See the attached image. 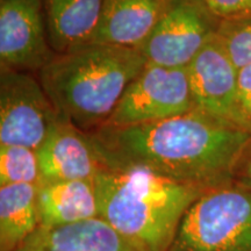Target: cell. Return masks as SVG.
Here are the masks:
<instances>
[{
	"mask_svg": "<svg viewBox=\"0 0 251 251\" xmlns=\"http://www.w3.org/2000/svg\"><path fill=\"white\" fill-rule=\"evenodd\" d=\"M147 63L137 49L90 42L57 54L36 76L59 117L91 134L106 125Z\"/></svg>",
	"mask_w": 251,
	"mask_h": 251,
	"instance_id": "obj_3",
	"label": "cell"
},
{
	"mask_svg": "<svg viewBox=\"0 0 251 251\" xmlns=\"http://www.w3.org/2000/svg\"><path fill=\"white\" fill-rule=\"evenodd\" d=\"M17 251H137L101 218L39 227Z\"/></svg>",
	"mask_w": 251,
	"mask_h": 251,
	"instance_id": "obj_12",
	"label": "cell"
},
{
	"mask_svg": "<svg viewBox=\"0 0 251 251\" xmlns=\"http://www.w3.org/2000/svg\"><path fill=\"white\" fill-rule=\"evenodd\" d=\"M99 218L137 251H170L187 209L206 191L137 166H100Z\"/></svg>",
	"mask_w": 251,
	"mask_h": 251,
	"instance_id": "obj_2",
	"label": "cell"
},
{
	"mask_svg": "<svg viewBox=\"0 0 251 251\" xmlns=\"http://www.w3.org/2000/svg\"><path fill=\"white\" fill-rule=\"evenodd\" d=\"M14 184L41 185L36 150L0 144V186Z\"/></svg>",
	"mask_w": 251,
	"mask_h": 251,
	"instance_id": "obj_16",
	"label": "cell"
},
{
	"mask_svg": "<svg viewBox=\"0 0 251 251\" xmlns=\"http://www.w3.org/2000/svg\"><path fill=\"white\" fill-rule=\"evenodd\" d=\"M87 135L100 164L137 166L203 190L234 181L251 144L246 131L197 109L149 124L102 127Z\"/></svg>",
	"mask_w": 251,
	"mask_h": 251,
	"instance_id": "obj_1",
	"label": "cell"
},
{
	"mask_svg": "<svg viewBox=\"0 0 251 251\" xmlns=\"http://www.w3.org/2000/svg\"><path fill=\"white\" fill-rule=\"evenodd\" d=\"M170 251H251V188L231 181L198 198Z\"/></svg>",
	"mask_w": 251,
	"mask_h": 251,
	"instance_id": "obj_4",
	"label": "cell"
},
{
	"mask_svg": "<svg viewBox=\"0 0 251 251\" xmlns=\"http://www.w3.org/2000/svg\"><path fill=\"white\" fill-rule=\"evenodd\" d=\"M168 1L103 0L98 25L90 42L137 49L150 35Z\"/></svg>",
	"mask_w": 251,
	"mask_h": 251,
	"instance_id": "obj_11",
	"label": "cell"
},
{
	"mask_svg": "<svg viewBox=\"0 0 251 251\" xmlns=\"http://www.w3.org/2000/svg\"><path fill=\"white\" fill-rule=\"evenodd\" d=\"M102 2L103 0H41L49 43L56 54L90 42Z\"/></svg>",
	"mask_w": 251,
	"mask_h": 251,
	"instance_id": "obj_14",
	"label": "cell"
},
{
	"mask_svg": "<svg viewBox=\"0 0 251 251\" xmlns=\"http://www.w3.org/2000/svg\"><path fill=\"white\" fill-rule=\"evenodd\" d=\"M237 86L242 129L251 136V65L238 69Z\"/></svg>",
	"mask_w": 251,
	"mask_h": 251,
	"instance_id": "obj_18",
	"label": "cell"
},
{
	"mask_svg": "<svg viewBox=\"0 0 251 251\" xmlns=\"http://www.w3.org/2000/svg\"><path fill=\"white\" fill-rule=\"evenodd\" d=\"M220 20L251 14V0H199Z\"/></svg>",
	"mask_w": 251,
	"mask_h": 251,
	"instance_id": "obj_19",
	"label": "cell"
},
{
	"mask_svg": "<svg viewBox=\"0 0 251 251\" xmlns=\"http://www.w3.org/2000/svg\"><path fill=\"white\" fill-rule=\"evenodd\" d=\"M40 227L55 228L99 218L93 179L43 183L37 187Z\"/></svg>",
	"mask_w": 251,
	"mask_h": 251,
	"instance_id": "obj_13",
	"label": "cell"
},
{
	"mask_svg": "<svg viewBox=\"0 0 251 251\" xmlns=\"http://www.w3.org/2000/svg\"><path fill=\"white\" fill-rule=\"evenodd\" d=\"M37 187L0 186V251H17L40 227Z\"/></svg>",
	"mask_w": 251,
	"mask_h": 251,
	"instance_id": "obj_15",
	"label": "cell"
},
{
	"mask_svg": "<svg viewBox=\"0 0 251 251\" xmlns=\"http://www.w3.org/2000/svg\"><path fill=\"white\" fill-rule=\"evenodd\" d=\"M235 181L251 188V144L238 164L236 174H235Z\"/></svg>",
	"mask_w": 251,
	"mask_h": 251,
	"instance_id": "obj_20",
	"label": "cell"
},
{
	"mask_svg": "<svg viewBox=\"0 0 251 251\" xmlns=\"http://www.w3.org/2000/svg\"><path fill=\"white\" fill-rule=\"evenodd\" d=\"M220 19L199 0H169L156 26L137 50L148 63L186 68L216 35Z\"/></svg>",
	"mask_w": 251,
	"mask_h": 251,
	"instance_id": "obj_6",
	"label": "cell"
},
{
	"mask_svg": "<svg viewBox=\"0 0 251 251\" xmlns=\"http://www.w3.org/2000/svg\"><path fill=\"white\" fill-rule=\"evenodd\" d=\"M41 184L94 179L100 166L90 136L59 118L36 150Z\"/></svg>",
	"mask_w": 251,
	"mask_h": 251,
	"instance_id": "obj_10",
	"label": "cell"
},
{
	"mask_svg": "<svg viewBox=\"0 0 251 251\" xmlns=\"http://www.w3.org/2000/svg\"><path fill=\"white\" fill-rule=\"evenodd\" d=\"M215 37L237 69L251 65V14L220 20Z\"/></svg>",
	"mask_w": 251,
	"mask_h": 251,
	"instance_id": "obj_17",
	"label": "cell"
},
{
	"mask_svg": "<svg viewBox=\"0 0 251 251\" xmlns=\"http://www.w3.org/2000/svg\"><path fill=\"white\" fill-rule=\"evenodd\" d=\"M186 70L194 109L243 130L238 109V69L215 36Z\"/></svg>",
	"mask_w": 251,
	"mask_h": 251,
	"instance_id": "obj_9",
	"label": "cell"
},
{
	"mask_svg": "<svg viewBox=\"0 0 251 251\" xmlns=\"http://www.w3.org/2000/svg\"><path fill=\"white\" fill-rule=\"evenodd\" d=\"M186 68L147 63L128 85L103 127H129L178 117L193 111Z\"/></svg>",
	"mask_w": 251,
	"mask_h": 251,
	"instance_id": "obj_5",
	"label": "cell"
},
{
	"mask_svg": "<svg viewBox=\"0 0 251 251\" xmlns=\"http://www.w3.org/2000/svg\"><path fill=\"white\" fill-rule=\"evenodd\" d=\"M56 55L41 0L0 1V70L36 75Z\"/></svg>",
	"mask_w": 251,
	"mask_h": 251,
	"instance_id": "obj_8",
	"label": "cell"
},
{
	"mask_svg": "<svg viewBox=\"0 0 251 251\" xmlns=\"http://www.w3.org/2000/svg\"><path fill=\"white\" fill-rule=\"evenodd\" d=\"M35 74L0 70V144L37 150L58 119Z\"/></svg>",
	"mask_w": 251,
	"mask_h": 251,
	"instance_id": "obj_7",
	"label": "cell"
},
{
	"mask_svg": "<svg viewBox=\"0 0 251 251\" xmlns=\"http://www.w3.org/2000/svg\"><path fill=\"white\" fill-rule=\"evenodd\" d=\"M0 1H1V0H0Z\"/></svg>",
	"mask_w": 251,
	"mask_h": 251,
	"instance_id": "obj_21",
	"label": "cell"
}]
</instances>
